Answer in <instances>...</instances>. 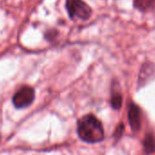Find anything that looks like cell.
Masks as SVG:
<instances>
[{
  "label": "cell",
  "mask_w": 155,
  "mask_h": 155,
  "mask_svg": "<svg viewBox=\"0 0 155 155\" xmlns=\"http://www.w3.org/2000/svg\"><path fill=\"white\" fill-rule=\"evenodd\" d=\"M78 134L88 143H97L104 138L102 124L92 114L85 115L78 121Z\"/></svg>",
  "instance_id": "obj_1"
},
{
  "label": "cell",
  "mask_w": 155,
  "mask_h": 155,
  "mask_svg": "<svg viewBox=\"0 0 155 155\" xmlns=\"http://www.w3.org/2000/svg\"><path fill=\"white\" fill-rule=\"evenodd\" d=\"M66 8L71 18L87 20L91 16V8L82 0H67Z\"/></svg>",
  "instance_id": "obj_2"
},
{
  "label": "cell",
  "mask_w": 155,
  "mask_h": 155,
  "mask_svg": "<svg viewBox=\"0 0 155 155\" xmlns=\"http://www.w3.org/2000/svg\"><path fill=\"white\" fill-rule=\"evenodd\" d=\"M35 99V91L29 86L21 87L13 96V104L18 109H24L31 105Z\"/></svg>",
  "instance_id": "obj_3"
},
{
  "label": "cell",
  "mask_w": 155,
  "mask_h": 155,
  "mask_svg": "<svg viewBox=\"0 0 155 155\" xmlns=\"http://www.w3.org/2000/svg\"><path fill=\"white\" fill-rule=\"evenodd\" d=\"M155 77V65L146 62L142 65L139 75V86H144L148 81H151Z\"/></svg>",
  "instance_id": "obj_4"
},
{
  "label": "cell",
  "mask_w": 155,
  "mask_h": 155,
  "mask_svg": "<svg viewBox=\"0 0 155 155\" xmlns=\"http://www.w3.org/2000/svg\"><path fill=\"white\" fill-rule=\"evenodd\" d=\"M128 118L131 130L134 132H137L140 129V110L136 104L130 103L129 107Z\"/></svg>",
  "instance_id": "obj_5"
},
{
  "label": "cell",
  "mask_w": 155,
  "mask_h": 155,
  "mask_svg": "<svg viewBox=\"0 0 155 155\" xmlns=\"http://www.w3.org/2000/svg\"><path fill=\"white\" fill-rule=\"evenodd\" d=\"M143 150L146 154H150L155 151V139L152 135H147L144 138Z\"/></svg>",
  "instance_id": "obj_6"
},
{
  "label": "cell",
  "mask_w": 155,
  "mask_h": 155,
  "mask_svg": "<svg viewBox=\"0 0 155 155\" xmlns=\"http://www.w3.org/2000/svg\"><path fill=\"white\" fill-rule=\"evenodd\" d=\"M155 0H134V6L141 11H146L153 7Z\"/></svg>",
  "instance_id": "obj_7"
},
{
  "label": "cell",
  "mask_w": 155,
  "mask_h": 155,
  "mask_svg": "<svg viewBox=\"0 0 155 155\" xmlns=\"http://www.w3.org/2000/svg\"><path fill=\"white\" fill-rule=\"evenodd\" d=\"M111 107L114 109V110H120V107H121V104H122V97L120 94L117 93V94H114L112 97H111Z\"/></svg>",
  "instance_id": "obj_8"
},
{
  "label": "cell",
  "mask_w": 155,
  "mask_h": 155,
  "mask_svg": "<svg viewBox=\"0 0 155 155\" xmlns=\"http://www.w3.org/2000/svg\"><path fill=\"white\" fill-rule=\"evenodd\" d=\"M123 130H124V126H123L122 123H120V125H118V127H117V129H116V130H115V133H114L115 137H116V138H120V135H121L122 132H123Z\"/></svg>",
  "instance_id": "obj_9"
}]
</instances>
